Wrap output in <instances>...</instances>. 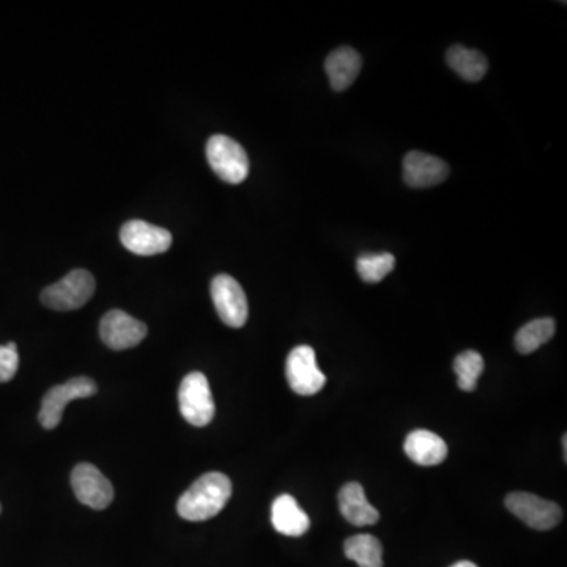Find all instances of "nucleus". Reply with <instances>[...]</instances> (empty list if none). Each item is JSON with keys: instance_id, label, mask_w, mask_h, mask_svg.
Returning <instances> with one entry per match:
<instances>
[{"instance_id": "1", "label": "nucleus", "mask_w": 567, "mask_h": 567, "mask_svg": "<svg viewBox=\"0 0 567 567\" xmlns=\"http://www.w3.org/2000/svg\"><path fill=\"white\" fill-rule=\"evenodd\" d=\"M232 497V482L224 473H205L178 500V516L189 522H205L218 516Z\"/></svg>"}, {"instance_id": "2", "label": "nucleus", "mask_w": 567, "mask_h": 567, "mask_svg": "<svg viewBox=\"0 0 567 567\" xmlns=\"http://www.w3.org/2000/svg\"><path fill=\"white\" fill-rule=\"evenodd\" d=\"M180 413L189 424L205 427L215 418L216 405L208 378L202 372H191L178 388Z\"/></svg>"}, {"instance_id": "3", "label": "nucleus", "mask_w": 567, "mask_h": 567, "mask_svg": "<svg viewBox=\"0 0 567 567\" xmlns=\"http://www.w3.org/2000/svg\"><path fill=\"white\" fill-rule=\"evenodd\" d=\"M207 160L213 172L230 185L245 182L249 174V158L234 139L216 134L207 142Z\"/></svg>"}, {"instance_id": "4", "label": "nucleus", "mask_w": 567, "mask_h": 567, "mask_svg": "<svg viewBox=\"0 0 567 567\" xmlns=\"http://www.w3.org/2000/svg\"><path fill=\"white\" fill-rule=\"evenodd\" d=\"M95 293V278L87 270H73L41 292V301L54 311L82 308Z\"/></svg>"}, {"instance_id": "5", "label": "nucleus", "mask_w": 567, "mask_h": 567, "mask_svg": "<svg viewBox=\"0 0 567 567\" xmlns=\"http://www.w3.org/2000/svg\"><path fill=\"white\" fill-rule=\"evenodd\" d=\"M97 383L89 377L71 378L62 385L54 386L43 397L41 402L40 419L41 426L45 429H56L62 421L63 410L75 399H86V397L97 394Z\"/></svg>"}, {"instance_id": "6", "label": "nucleus", "mask_w": 567, "mask_h": 567, "mask_svg": "<svg viewBox=\"0 0 567 567\" xmlns=\"http://www.w3.org/2000/svg\"><path fill=\"white\" fill-rule=\"evenodd\" d=\"M286 377L290 388L300 396H314L327 383V377L317 366L314 349L309 345H298L289 353Z\"/></svg>"}, {"instance_id": "7", "label": "nucleus", "mask_w": 567, "mask_h": 567, "mask_svg": "<svg viewBox=\"0 0 567 567\" xmlns=\"http://www.w3.org/2000/svg\"><path fill=\"white\" fill-rule=\"evenodd\" d=\"M506 508L533 530H552L563 519V511L558 504L536 497L533 493H509Z\"/></svg>"}, {"instance_id": "8", "label": "nucleus", "mask_w": 567, "mask_h": 567, "mask_svg": "<svg viewBox=\"0 0 567 567\" xmlns=\"http://www.w3.org/2000/svg\"><path fill=\"white\" fill-rule=\"evenodd\" d=\"M210 290L219 319L227 327H243L249 315L248 298L237 279L229 275H218L213 279Z\"/></svg>"}, {"instance_id": "9", "label": "nucleus", "mask_w": 567, "mask_h": 567, "mask_svg": "<svg viewBox=\"0 0 567 567\" xmlns=\"http://www.w3.org/2000/svg\"><path fill=\"white\" fill-rule=\"evenodd\" d=\"M71 487L76 498L95 511H103L114 500L111 481L92 464H79L71 473Z\"/></svg>"}, {"instance_id": "10", "label": "nucleus", "mask_w": 567, "mask_h": 567, "mask_svg": "<svg viewBox=\"0 0 567 567\" xmlns=\"http://www.w3.org/2000/svg\"><path fill=\"white\" fill-rule=\"evenodd\" d=\"M100 336L109 349L128 350L144 341L147 327L130 314L120 309H112L101 319Z\"/></svg>"}, {"instance_id": "11", "label": "nucleus", "mask_w": 567, "mask_h": 567, "mask_svg": "<svg viewBox=\"0 0 567 567\" xmlns=\"http://www.w3.org/2000/svg\"><path fill=\"white\" fill-rule=\"evenodd\" d=\"M120 241L128 251L138 256H156L172 245V234L163 227L153 226L141 219L123 224Z\"/></svg>"}, {"instance_id": "12", "label": "nucleus", "mask_w": 567, "mask_h": 567, "mask_svg": "<svg viewBox=\"0 0 567 567\" xmlns=\"http://www.w3.org/2000/svg\"><path fill=\"white\" fill-rule=\"evenodd\" d=\"M449 166L438 156L410 152L404 158V180L412 188H430L445 182Z\"/></svg>"}, {"instance_id": "13", "label": "nucleus", "mask_w": 567, "mask_h": 567, "mask_svg": "<svg viewBox=\"0 0 567 567\" xmlns=\"http://www.w3.org/2000/svg\"><path fill=\"white\" fill-rule=\"evenodd\" d=\"M271 523L278 533L300 538L311 528V519L292 495H279L271 506Z\"/></svg>"}, {"instance_id": "14", "label": "nucleus", "mask_w": 567, "mask_h": 567, "mask_svg": "<svg viewBox=\"0 0 567 567\" xmlns=\"http://www.w3.org/2000/svg\"><path fill=\"white\" fill-rule=\"evenodd\" d=\"M404 449L408 459L423 467L440 465L448 457L445 440L430 430H413L405 440Z\"/></svg>"}, {"instance_id": "15", "label": "nucleus", "mask_w": 567, "mask_h": 567, "mask_svg": "<svg viewBox=\"0 0 567 567\" xmlns=\"http://www.w3.org/2000/svg\"><path fill=\"white\" fill-rule=\"evenodd\" d=\"M339 509L347 522L355 527H369L380 519L377 509L367 501L363 486L349 482L339 492Z\"/></svg>"}, {"instance_id": "16", "label": "nucleus", "mask_w": 567, "mask_h": 567, "mask_svg": "<svg viewBox=\"0 0 567 567\" xmlns=\"http://www.w3.org/2000/svg\"><path fill=\"white\" fill-rule=\"evenodd\" d=\"M361 67H363V59L355 49L349 46L331 52L325 62V70L330 78L331 87L336 92L349 89L360 75Z\"/></svg>"}, {"instance_id": "17", "label": "nucleus", "mask_w": 567, "mask_h": 567, "mask_svg": "<svg viewBox=\"0 0 567 567\" xmlns=\"http://www.w3.org/2000/svg\"><path fill=\"white\" fill-rule=\"evenodd\" d=\"M446 62L460 78L468 82L481 81L486 76L487 68H489V63H487L484 54L460 45L453 46L446 52Z\"/></svg>"}, {"instance_id": "18", "label": "nucleus", "mask_w": 567, "mask_h": 567, "mask_svg": "<svg viewBox=\"0 0 567 567\" xmlns=\"http://www.w3.org/2000/svg\"><path fill=\"white\" fill-rule=\"evenodd\" d=\"M344 553L360 567H383L382 544L372 534H356L347 539Z\"/></svg>"}, {"instance_id": "19", "label": "nucleus", "mask_w": 567, "mask_h": 567, "mask_svg": "<svg viewBox=\"0 0 567 567\" xmlns=\"http://www.w3.org/2000/svg\"><path fill=\"white\" fill-rule=\"evenodd\" d=\"M555 320L545 317V319H536L523 325L516 334V349L523 355H530L549 342L555 334Z\"/></svg>"}, {"instance_id": "20", "label": "nucleus", "mask_w": 567, "mask_h": 567, "mask_svg": "<svg viewBox=\"0 0 567 567\" xmlns=\"http://www.w3.org/2000/svg\"><path fill=\"white\" fill-rule=\"evenodd\" d=\"M454 372H456L457 385L460 390L471 393L476 390L479 377L484 372V358L475 350L460 353L454 360Z\"/></svg>"}, {"instance_id": "21", "label": "nucleus", "mask_w": 567, "mask_h": 567, "mask_svg": "<svg viewBox=\"0 0 567 567\" xmlns=\"http://www.w3.org/2000/svg\"><path fill=\"white\" fill-rule=\"evenodd\" d=\"M396 265V259L390 252L382 254H363L356 260V270L364 282L377 284L390 275Z\"/></svg>"}, {"instance_id": "22", "label": "nucleus", "mask_w": 567, "mask_h": 567, "mask_svg": "<svg viewBox=\"0 0 567 567\" xmlns=\"http://www.w3.org/2000/svg\"><path fill=\"white\" fill-rule=\"evenodd\" d=\"M19 367L18 347L15 342L0 345V383H7L15 377Z\"/></svg>"}, {"instance_id": "23", "label": "nucleus", "mask_w": 567, "mask_h": 567, "mask_svg": "<svg viewBox=\"0 0 567 567\" xmlns=\"http://www.w3.org/2000/svg\"><path fill=\"white\" fill-rule=\"evenodd\" d=\"M451 567H478L475 563L471 561H459V563L453 564Z\"/></svg>"}, {"instance_id": "24", "label": "nucleus", "mask_w": 567, "mask_h": 567, "mask_svg": "<svg viewBox=\"0 0 567 567\" xmlns=\"http://www.w3.org/2000/svg\"><path fill=\"white\" fill-rule=\"evenodd\" d=\"M0 511H2V508H0Z\"/></svg>"}]
</instances>
